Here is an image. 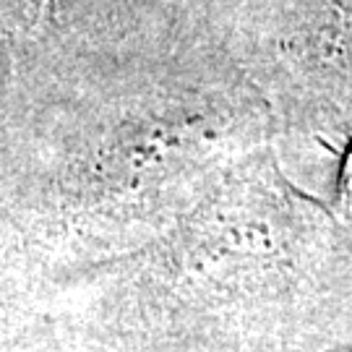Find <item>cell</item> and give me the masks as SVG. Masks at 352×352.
Returning a JSON list of instances; mask_svg holds the SVG:
<instances>
[{
    "label": "cell",
    "instance_id": "cell-1",
    "mask_svg": "<svg viewBox=\"0 0 352 352\" xmlns=\"http://www.w3.org/2000/svg\"><path fill=\"white\" fill-rule=\"evenodd\" d=\"M340 193H342V201L344 206L352 212V144L344 160H342V170H340Z\"/></svg>",
    "mask_w": 352,
    "mask_h": 352
},
{
    "label": "cell",
    "instance_id": "cell-2",
    "mask_svg": "<svg viewBox=\"0 0 352 352\" xmlns=\"http://www.w3.org/2000/svg\"><path fill=\"white\" fill-rule=\"evenodd\" d=\"M334 352H352V344L350 347H344V350H334Z\"/></svg>",
    "mask_w": 352,
    "mask_h": 352
}]
</instances>
